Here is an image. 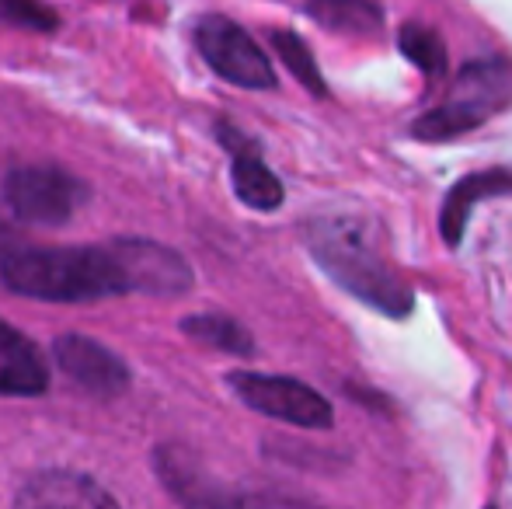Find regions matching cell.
<instances>
[{
    "mask_svg": "<svg viewBox=\"0 0 512 509\" xmlns=\"http://www.w3.org/2000/svg\"><path fill=\"white\" fill-rule=\"evenodd\" d=\"M300 238L317 269L359 304L394 321L415 311V293L401 272H394L373 217L345 210L317 213L300 224Z\"/></svg>",
    "mask_w": 512,
    "mask_h": 509,
    "instance_id": "cell-1",
    "label": "cell"
},
{
    "mask_svg": "<svg viewBox=\"0 0 512 509\" xmlns=\"http://www.w3.org/2000/svg\"><path fill=\"white\" fill-rule=\"evenodd\" d=\"M0 283L11 293L49 304H88V300L119 297L126 290L112 248H14L0 272Z\"/></svg>",
    "mask_w": 512,
    "mask_h": 509,
    "instance_id": "cell-2",
    "label": "cell"
},
{
    "mask_svg": "<svg viewBox=\"0 0 512 509\" xmlns=\"http://www.w3.org/2000/svg\"><path fill=\"white\" fill-rule=\"evenodd\" d=\"M512 105V60L488 56L471 60L453 74L446 98L411 123V136L425 143H446L485 126Z\"/></svg>",
    "mask_w": 512,
    "mask_h": 509,
    "instance_id": "cell-3",
    "label": "cell"
},
{
    "mask_svg": "<svg viewBox=\"0 0 512 509\" xmlns=\"http://www.w3.org/2000/svg\"><path fill=\"white\" fill-rule=\"evenodd\" d=\"M4 199L25 224L60 227L88 203V185L56 164H25L7 175Z\"/></svg>",
    "mask_w": 512,
    "mask_h": 509,
    "instance_id": "cell-4",
    "label": "cell"
},
{
    "mask_svg": "<svg viewBox=\"0 0 512 509\" xmlns=\"http://www.w3.org/2000/svg\"><path fill=\"white\" fill-rule=\"evenodd\" d=\"M227 387L251 408L269 419L290 422L300 429H331L335 426V412L331 401L321 391H314L304 381L276 374H251V370H237L227 374Z\"/></svg>",
    "mask_w": 512,
    "mask_h": 509,
    "instance_id": "cell-5",
    "label": "cell"
},
{
    "mask_svg": "<svg viewBox=\"0 0 512 509\" xmlns=\"http://www.w3.org/2000/svg\"><path fill=\"white\" fill-rule=\"evenodd\" d=\"M196 46L203 60L223 81L237 84L248 91H269L276 88V70H272L269 56L262 53L255 39L244 32L237 21L223 18V14H206L196 25Z\"/></svg>",
    "mask_w": 512,
    "mask_h": 509,
    "instance_id": "cell-6",
    "label": "cell"
},
{
    "mask_svg": "<svg viewBox=\"0 0 512 509\" xmlns=\"http://www.w3.org/2000/svg\"><path fill=\"white\" fill-rule=\"evenodd\" d=\"M129 293H150V297H182L192 290V265L175 248L157 245L147 238H115L108 241Z\"/></svg>",
    "mask_w": 512,
    "mask_h": 509,
    "instance_id": "cell-7",
    "label": "cell"
},
{
    "mask_svg": "<svg viewBox=\"0 0 512 509\" xmlns=\"http://www.w3.org/2000/svg\"><path fill=\"white\" fill-rule=\"evenodd\" d=\"M53 356L63 374L88 394H95V398H119L133 381L122 356H115L112 349L88 339V335H60L53 346Z\"/></svg>",
    "mask_w": 512,
    "mask_h": 509,
    "instance_id": "cell-8",
    "label": "cell"
},
{
    "mask_svg": "<svg viewBox=\"0 0 512 509\" xmlns=\"http://www.w3.org/2000/svg\"><path fill=\"white\" fill-rule=\"evenodd\" d=\"M216 136H220V143L230 150V185H234V196L241 199L244 206H251V210H262V213L279 210L286 199V189L276 178V171L262 161L258 143L248 140L241 129H234L227 123L216 126Z\"/></svg>",
    "mask_w": 512,
    "mask_h": 509,
    "instance_id": "cell-9",
    "label": "cell"
},
{
    "mask_svg": "<svg viewBox=\"0 0 512 509\" xmlns=\"http://www.w3.org/2000/svg\"><path fill=\"white\" fill-rule=\"evenodd\" d=\"M14 509H119L112 492L81 471L53 468L28 478L14 499Z\"/></svg>",
    "mask_w": 512,
    "mask_h": 509,
    "instance_id": "cell-10",
    "label": "cell"
},
{
    "mask_svg": "<svg viewBox=\"0 0 512 509\" xmlns=\"http://www.w3.org/2000/svg\"><path fill=\"white\" fill-rule=\"evenodd\" d=\"M154 468L161 475L164 489L189 509H230L234 492L223 489L216 478H209V471L196 461V454H189L185 447H157Z\"/></svg>",
    "mask_w": 512,
    "mask_h": 509,
    "instance_id": "cell-11",
    "label": "cell"
},
{
    "mask_svg": "<svg viewBox=\"0 0 512 509\" xmlns=\"http://www.w3.org/2000/svg\"><path fill=\"white\" fill-rule=\"evenodd\" d=\"M495 196H512V168H488V171H474V175L460 178V182L446 192L443 210H439V231H443L446 245L460 248L467 220H471V210Z\"/></svg>",
    "mask_w": 512,
    "mask_h": 509,
    "instance_id": "cell-12",
    "label": "cell"
},
{
    "mask_svg": "<svg viewBox=\"0 0 512 509\" xmlns=\"http://www.w3.org/2000/svg\"><path fill=\"white\" fill-rule=\"evenodd\" d=\"M49 387V367L32 339L0 321V394L28 398Z\"/></svg>",
    "mask_w": 512,
    "mask_h": 509,
    "instance_id": "cell-13",
    "label": "cell"
},
{
    "mask_svg": "<svg viewBox=\"0 0 512 509\" xmlns=\"http://www.w3.org/2000/svg\"><path fill=\"white\" fill-rule=\"evenodd\" d=\"M307 14L328 32L342 35H380L384 11L373 0H307Z\"/></svg>",
    "mask_w": 512,
    "mask_h": 509,
    "instance_id": "cell-14",
    "label": "cell"
},
{
    "mask_svg": "<svg viewBox=\"0 0 512 509\" xmlns=\"http://www.w3.org/2000/svg\"><path fill=\"white\" fill-rule=\"evenodd\" d=\"M182 332L189 339L203 342L209 349H220L230 356H251L255 353V335L241 325V321L227 318V314H192L182 321Z\"/></svg>",
    "mask_w": 512,
    "mask_h": 509,
    "instance_id": "cell-15",
    "label": "cell"
},
{
    "mask_svg": "<svg viewBox=\"0 0 512 509\" xmlns=\"http://www.w3.org/2000/svg\"><path fill=\"white\" fill-rule=\"evenodd\" d=\"M398 49L405 53L408 63H415L429 81H439L446 74V46L439 32L425 25H405L398 32Z\"/></svg>",
    "mask_w": 512,
    "mask_h": 509,
    "instance_id": "cell-16",
    "label": "cell"
},
{
    "mask_svg": "<svg viewBox=\"0 0 512 509\" xmlns=\"http://www.w3.org/2000/svg\"><path fill=\"white\" fill-rule=\"evenodd\" d=\"M272 49H276L279 60L286 63V70L304 84L310 95L314 98L328 95V84H324V77H321V67H317L314 53H310V46L297 32H272Z\"/></svg>",
    "mask_w": 512,
    "mask_h": 509,
    "instance_id": "cell-17",
    "label": "cell"
},
{
    "mask_svg": "<svg viewBox=\"0 0 512 509\" xmlns=\"http://www.w3.org/2000/svg\"><path fill=\"white\" fill-rule=\"evenodd\" d=\"M0 21L14 28H28V32H56L60 14L42 0H0Z\"/></svg>",
    "mask_w": 512,
    "mask_h": 509,
    "instance_id": "cell-18",
    "label": "cell"
},
{
    "mask_svg": "<svg viewBox=\"0 0 512 509\" xmlns=\"http://www.w3.org/2000/svg\"><path fill=\"white\" fill-rule=\"evenodd\" d=\"M230 509H321V506L297 496H279V492H234Z\"/></svg>",
    "mask_w": 512,
    "mask_h": 509,
    "instance_id": "cell-19",
    "label": "cell"
},
{
    "mask_svg": "<svg viewBox=\"0 0 512 509\" xmlns=\"http://www.w3.org/2000/svg\"><path fill=\"white\" fill-rule=\"evenodd\" d=\"M18 248V241H14V234L7 231L4 224H0V272H4V262H7V255Z\"/></svg>",
    "mask_w": 512,
    "mask_h": 509,
    "instance_id": "cell-20",
    "label": "cell"
},
{
    "mask_svg": "<svg viewBox=\"0 0 512 509\" xmlns=\"http://www.w3.org/2000/svg\"><path fill=\"white\" fill-rule=\"evenodd\" d=\"M488 509H499V506H495V503H492V506H488Z\"/></svg>",
    "mask_w": 512,
    "mask_h": 509,
    "instance_id": "cell-21",
    "label": "cell"
}]
</instances>
